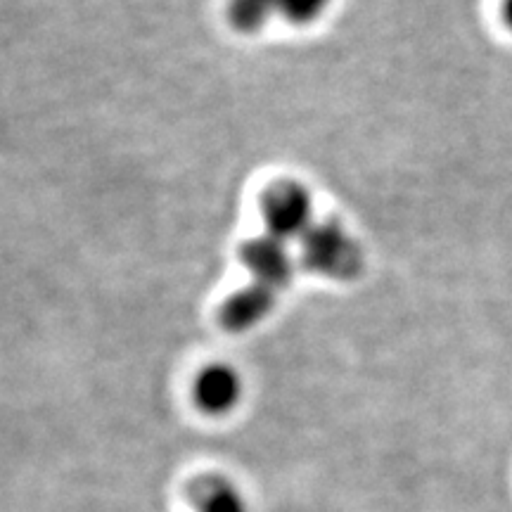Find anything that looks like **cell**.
Listing matches in <instances>:
<instances>
[{
	"instance_id": "cell-1",
	"label": "cell",
	"mask_w": 512,
	"mask_h": 512,
	"mask_svg": "<svg viewBox=\"0 0 512 512\" xmlns=\"http://www.w3.org/2000/svg\"><path fill=\"white\" fill-rule=\"evenodd\" d=\"M304 266L309 271L337 280H349L358 275L363 264L361 247L339 228L337 223L311 226L304 235Z\"/></svg>"
},
{
	"instance_id": "cell-6",
	"label": "cell",
	"mask_w": 512,
	"mask_h": 512,
	"mask_svg": "<svg viewBox=\"0 0 512 512\" xmlns=\"http://www.w3.org/2000/svg\"><path fill=\"white\" fill-rule=\"evenodd\" d=\"M188 498L197 512H249L238 486L219 475L195 479L188 489Z\"/></svg>"
},
{
	"instance_id": "cell-7",
	"label": "cell",
	"mask_w": 512,
	"mask_h": 512,
	"mask_svg": "<svg viewBox=\"0 0 512 512\" xmlns=\"http://www.w3.org/2000/svg\"><path fill=\"white\" fill-rule=\"evenodd\" d=\"M275 12H280V0H228L230 24L242 34L264 29Z\"/></svg>"
},
{
	"instance_id": "cell-9",
	"label": "cell",
	"mask_w": 512,
	"mask_h": 512,
	"mask_svg": "<svg viewBox=\"0 0 512 512\" xmlns=\"http://www.w3.org/2000/svg\"><path fill=\"white\" fill-rule=\"evenodd\" d=\"M503 19H505V24L512 29V0H503Z\"/></svg>"
},
{
	"instance_id": "cell-8",
	"label": "cell",
	"mask_w": 512,
	"mask_h": 512,
	"mask_svg": "<svg viewBox=\"0 0 512 512\" xmlns=\"http://www.w3.org/2000/svg\"><path fill=\"white\" fill-rule=\"evenodd\" d=\"M328 5L330 0H280V15L292 24H311Z\"/></svg>"
},
{
	"instance_id": "cell-3",
	"label": "cell",
	"mask_w": 512,
	"mask_h": 512,
	"mask_svg": "<svg viewBox=\"0 0 512 512\" xmlns=\"http://www.w3.org/2000/svg\"><path fill=\"white\" fill-rule=\"evenodd\" d=\"M240 259L247 271L254 275V283L271 287L275 292L290 285L294 264L287 252V242L273 238V235H261L240 247Z\"/></svg>"
},
{
	"instance_id": "cell-5",
	"label": "cell",
	"mask_w": 512,
	"mask_h": 512,
	"mask_svg": "<svg viewBox=\"0 0 512 512\" xmlns=\"http://www.w3.org/2000/svg\"><path fill=\"white\" fill-rule=\"evenodd\" d=\"M275 290L266 285L252 283L247 290H242L230 297L226 304H223L221 311V323L223 328L240 332L247 328H254L259 320H264L271 309L275 306Z\"/></svg>"
},
{
	"instance_id": "cell-2",
	"label": "cell",
	"mask_w": 512,
	"mask_h": 512,
	"mask_svg": "<svg viewBox=\"0 0 512 512\" xmlns=\"http://www.w3.org/2000/svg\"><path fill=\"white\" fill-rule=\"evenodd\" d=\"M261 214H264L268 235H273V238L283 242L304 238L313 226L309 190L292 181L275 183L261 197Z\"/></svg>"
},
{
	"instance_id": "cell-4",
	"label": "cell",
	"mask_w": 512,
	"mask_h": 512,
	"mask_svg": "<svg viewBox=\"0 0 512 512\" xmlns=\"http://www.w3.org/2000/svg\"><path fill=\"white\" fill-rule=\"evenodd\" d=\"M242 377L235 368L216 366L204 368L195 380V403L207 415H226L242 399Z\"/></svg>"
}]
</instances>
